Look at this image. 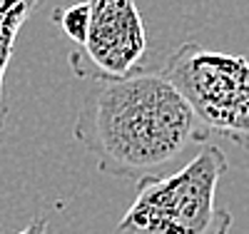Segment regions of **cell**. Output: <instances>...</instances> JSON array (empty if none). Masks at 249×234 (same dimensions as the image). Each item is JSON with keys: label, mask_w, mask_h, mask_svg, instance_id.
Masks as SVG:
<instances>
[{"label": "cell", "mask_w": 249, "mask_h": 234, "mask_svg": "<svg viewBox=\"0 0 249 234\" xmlns=\"http://www.w3.org/2000/svg\"><path fill=\"white\" fill-rule=\"evenodd\" d=\"M162 72L190 102L210 137H224L249 152V60L187 40Z\"/></svg>", "instance_id": "obj_3"}, {"label": "cell", "mask_w": 249, "mask_h": 234, "mask_svg": "<svg viewBox=\"0 0 249 234\" xmlns=\"http://www.w3.org/2000/svg\"><path fill=\"white\" fill-rule=\"evenodd\" d=\"M90 30L82 45L70 50L68 62L82 80H122L147 70L150 40L135 0H85Z\"/></svg>", "instance_id": "obj_4"}, {"label": "cell", "mask_w": 249, "mask_h": 234, "mask_svg": "<svg viewBox=\"0 0 249 234\" xmlns=\"http://www.w3.org/2000/svg\"><path fill=\"white\" fill-rule=\"evenodd\" d=\"M72 137L102 175L132 182L172 172L187 150L210 142L190 102L162 70L95 82L77 108Z\"/></svg>", "instance_id": "obj_1"}, {"label": "cell", "mask_w": 249, "mask_h": 234, "mask_svg": "<svg viewBox=\"0 0 249 234\" xmlns=\"http://www.w3.org/2000/svg\"><path fill=\"white\" fill-rule=\"evenodd\" d=\"M43 5H45V0H0V130L5 127V120L10 112L5 77H8L10 60H13L18 33L25 25V20L35 15Z\"/></svg>", "instance_id": "obj_5"}, {"label": "cell", "mask_w": 249, "mask_h": 234, "mask_svg": "<svg viewBox=\"0 0 249 234\" xmlns=\"http://www.w3.org/2000/svg\"><path fill=\"white\" fill-rule=\"evenodd\" d=\"M53 23H57L75 45H82L88 37V30H90V5L85 0H77L72 5H65V8H57L53 13Z\"/></svg>", "instance_id": "obj_6"}, {"label": "cell", "mask_w": 249, "mask_h": 234, "mask_svg": "<svg viewBox=\"0 0 249 234\" xmlns=\"http://www.w3.org/2000/svg\"><path fill=\"white\" fill-rule=\"evenodd\" d=\"M227 169L219 147L202 144L179 169L137 182V195L112 234H230L234 217L217 204Z\"/></svg>", "instance_id": "obj_2"}, {"label": "cell", "mask_w": 249, "mask_h": 234, "mask_svg": "<svg viewBox=\"0 0 249 234\" xmlns=\"http://www.w3.org/2000/svg\"><path fill=\"white\" fill-rule=\"evenodd\" d=\"M18 234H50L48 232V217H35L23 232H18Z\"/></svg>", "instance_id": "obj_7"}]
</instances>
